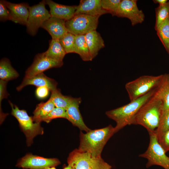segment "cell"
I'll list each match as a JSON object with an SVG mask.
<instances>
[{
	"mask_svg": "<svg viewBox=\"0 0 169 169\" xmlns=\"http://www.w3.org/2000/svg\"><path fill=\"white\" fill-rule=\"evenodd\" d=\"M108 13L102 8L101 0H81L77 6L74 15L83 14L100 17Z\"/></svg>",
	"mask_w": 169,
	"mask_h": 169,
	"instance_id": "9a60e30c",
	"label": "cell"
},
{
	"mask_svg": "<svg viewBox=\"0 0 169 169\" xmlns=\"http://www.w3.org/2000/svg\"><path fill=\"white\" fill-rule=\"evenodd\" d=\"M45 169H56L55 167H49L46 168Z\"/></svg>",
	"mask_w": 169,
	"mask_h": 169,
	"instance_id": "8d00e7d4",
	"label": "cell"
},
{
	"mask_svg": "<svg viewBox=\"0 0 169 169\" xmlns=\"http://www.w3.org/2000/svg\"><path fill=\"white\" fill-rule=\"evenodd\" d=\"M120 0H101V6L103 9L112 16H115L118 8Z\"/></svg>",
	"mask_w": 169,
	"mask_h": 169,
	"instance_id": "f546056e",
	"label": "cell"
},
{
	"mask_svg": "<svg viewBox=\"0 0 169 169\" xmlns=\"http://www.w3.org/2000/svg\"><path fill=\"white\" fill-rule=\"evenodd\" d=\"M81 102L80 98H74L73 101L66 109V119L80 130L87 132L91 130L84 123L80 112L79 105Z\"/></svg>",
	"mask_w": 169,
	"mask_h": 169,
	"instance_id": "5bb4252c",
	"label": "cell"
},
{
	"mask_svg": "<svg viewBox=\"0 0 169 169\" xmlns=\"http://www.w3.org/2000/svg\"><path fill=\"white\" fill-rule=\"evenodd\" d=\"M169 130V110L164 111L155 133L157 137Z\"/></svg>",
	"mask_w": 169,
	"mask_h": 169,
	"instance_id": "f1b7e54d",
	"label": "cell"
},
{
	"mask_svg": "<svg viewBox=\"0 0 169 169\" xmlns=\"http://www.w3.org/2000/svg\"><path fill=\"white\" fill-rule=\"evenodd\" d=\"M156 31L157 35L169 54V17Z\"/></svg>",
	"mask_w": 169,
	"mask_h": 169,
	"instance_id": "484cf974",
	"label": "cell"
},
{
	"mask_svg": "<svg viewBox=\"0 0 169 169\" xmlns=\"http://www.w3.org/2000/svg\"><path fill=\"white\" fill-rule=\"evenodd\" d=\"M158 141L165 152L169 151V130L157 137Z\"/></svg>",
	"mask_w": 169,
	"mask_h": 169,
	"instance_id": "1f68e13d",
	"label": "cell"
},
{
	"mask_svg": "<svg viewBox=\"0 0 169 169\" xmlns=\"http://www.w3.org/2000/svg\"><path fill=\"white\" fill-rule=\"evenodd\" d=\"M149 134L150 140L148 148L144 153L139 155V156L147 160L146 168L158 165L164 169H169V157L166 156V152L159 143L155 132Z\"/></svg>",
	"mask_w": 169,
	"mask_h": 169,
	"instance_id": "52a82bcc",
	"label": "cell"
},
{
	"mask_svg": "<svg viewBox=\"0 0 169 169\" xmlns=\"http://www.w3.org/2000/svg\"><path fill=\"white\" fill-rule=\"evenodd\" d=\"M50 8L51 17L66 21L71 18L77 9L76 6H67L56 3L51 0H45Z\"/></svg>",
	"mask_w": 169,
	"mask_h": 169,
	"instance_id": "ac0fdd59",
	"label": "cell"
},
{
	"mask_svg": "<svg viewBox=\"0 0 169 169\" xmlns=\"http://www.w3.org/2000/svg\"><path fill=\"white\" fill-rule=\"evenodd\" d=\"M67 162L73 169H111L101 156L95 157L76 149L69 154Z\"/></svg>",
	"mask_w": 169,
	"mask_h": 169,
	"instance_id": "5b68a950",
	"label": "cell"
},
{
	"mask_svg": "<svg viewBox=\"0 0 169 169\" xmlns=\"http://www.w3.org/2000/svg\"><path fill=\"white\" fill-rule=\"evenodd\" d=\"M155 95L162 101L163 111L169 110V74H163V77L156 90Z\"/></svg>",
	"mask_w": 169,
	"mask_h": 169,
	"instance_id": "ffe728a7",
	"label": "cell"
},
{
	"mask_svg": "<svg viewBox=\"0 0 169 169\" xmlns=\"http://www.w3.org/2000/svg\"><path fill=\"white\" fill-rule=\"evenodd\" d=\"M60 163L57 158H45L28 154L22 158L16 166L24 168L45 169L49 167H55Z\"/></svg>",
	"mask_w": 169,
	"mask_h": 169,
	"instance_id": "7c38bea8",
	"label": "cell"
},
{
	"mask_svg": "<svg viewBox=\"0 0 169 169\" xmlns=\"http://www.w3.org/2000/svg\"><path fill=\"white\" fill-rule=\"evenodd\" d=\"M8 102L12 108L11 114L18 121L26 136L27 144L29 146L33 143V138L35 136L43 134V129L41 126L40 123L34 122L32 118L28 115L25 110H20L10 101Z\"/></svg>",
	"mask_w": 169,
	"mask_h": 169,
	"instance_id": "8992f818",
	"label": "cell"
},
{
	"mask_svg": "<svg viewBox=\"0 0 169 169\" xmlns=\"http://www.w3.org/2000/svg\"><path fill=\"white\" fill-rule=\"evenodd\" d=\"M85 36L90 54L93 59L97 55L100 50L105 47L104 41L96 30L89 32Z\"/></svg>",
	"mask_w": 169,
	"mask_h": 169,
	"instance_id": "d6986e66",
	"label": "cell"
},
{
	"mask_svg": "<svg viewBox=\"0 0 169 169\" xmlns=\"http://www.w3.org/2000/svg\"><path fill=\"white\" fill-rule=\"evenodd\" d=\"M30 85L37 87L45 86L51 91L57 89V84L54 80L47 77L42 73L30 78L24 77L21 84L17 87L16 90L20 91L25 86Z\"/></svg>",
	"mask_w": 169,
	"mask_h": 169,
	"instance_id": "2e32d148",
	"label": "cell"
},
{
	"mask_svg": "<svg viewBox=\"0 0 169 169\" xmlns=\"http://www.w3.org/2000/svg\"><path fill=\"white\" fill-rule=\"evenodd\" d=\"M163 74L155 76L145 75L127 83L125 88L130 101L135 100L157 88Z\"/></svg>",
	"mask_w": 169,
	"mask_h": 169,
	"instance_id": "277c9868",
	"label": "cell"
},
{
	"mask_svg": "<svg viewBox=\"0 0 169 169\" xmlns=\"http://www.w3.org/2000/svg\"><path fill=\"white\" fill-rule=\"evenodd\" d=\"M66 20L51 17L43 24L41 28L46 30L52 39H59L68 32Z\"/></svg>",
	"mask_w": 169,
	"mask_h": 169,
	"instance_id": "e0dca14e",
	"label": "cell"
},
{
	"mask_svg": "<svg viewBox=\"0 0 169 169\" xmlns=\"http://www.w3.org/2000/svg\"><path fill=\"white\" fill-rule=\"evenodd\" d=\"M19 75L18 72L12 67L9 60L3 58L0 62V79L7 82L15 79Z\"/></svg>",
	"mask_w": 169,
	"mask_h": 169,
	"instance_id": "cb8c5ba5",
	"label": "cell"
},
{
	"mask_svg": "<svg viewBox=\"0 0 169 169\" xmlns=\"http://www.w3.org/2000/svg\"><path fill=\"white\" fill-rule=\"evenodd\" d=\"M137 2L136 0H121L115 16L129 19L133 26L141 23L145 16L143 11L139 9Z\"/></svg>",
	"mask_w": 169,
	"mask_h": 169,
	"instance_id": "30bf717a",
	"label": "cell"
},
{
	"mask_svg": "<svg viewBox=\"0 0 169 169\" xmlns=\"http://www.w3.org/2000/svg\"><path fill=\"white\" fill-rule=\"evenodd\" d=\"M50 98L56 107L66 109L73 101L74 98L62 95L59 90L56 89L51 91Z\"/></svg>",
	"mask_w": 169,
	"mask_h": 169,
	"instance_id": "d4e9b609",
	"label": "cell"
},
{
	"mask_svg": "<svg viewBox=\"0 0 169 169\" xmlns=\"http://www.w3.org/2000/svg\"><path fill=\"white\" fill-rule=\"evenodd\" d=\"M153 1L154 3L159 4V5H164L168 2L167 0H153Z\"/></svg>",
	"mask_w": 169,
	"mask_h": 169,
	"instance_id": "e575fe53",
	"label": "cell"
},
{
	"mask_svg": "<svg viewBox=\"0 0 169 169\" xmlns=\"http://www.w3.org/2000/svg\"><path fill=\"white\" fill-rule=\"evenodd\" d=\"M156 88L144 95L117 108L106 112V115L116 123L115 133L127 125L132 124L133 120L142 106L154 94Z\"/></svg>",
	"mask_w": 169,
	"mask_h": 169,
	"instance_id": "3957f363",
	"label": "cell"
},
{
	"mask_svg": "<svg viewBox=\"0 0 169 169\" xmlns=\"http://www.w3.org/2000/svg\"><path fill=\"white\" fill-rule=\"evenodd\" d=\"M163 111V103L154 93L141 108L135 116L132 124L143 126L149 134L154 133Z\"/></svg>",
	"mask_w": 169,
	"mask_h": 169,
	"instance_id": "6da1fadb",
	"label": "cell"
},
{
	"mask_svg": "<svg viewBox=\"0 0 169 169\" xmlns=\"http://www.w3.org/2000/svg\"><path fill=\"white\" fill-rule=\"evenodd\" d=\"M74 53L78 54L83 61H90L92 60L86 42L85 35H75Z\"/></svg>",
	"mask_w": 169,
	"mask_h": 169,
	"instance_id": "7402d4cb",
	"label": "cell"
},
{
	"mask_svg": "<svg viewBox=\"0 0 169 169\" xmlns=\"http://www.w3.org/2000/svg\"><path fill=\"white\" fill-rule=\"evenodd\" d=\"M99 18L85 14H77L66 21L65 26L68 32L75 35H85L96 30Z\"/></svg>",
	"mask_w": 169,
	"mask_h": 169,
	"instance_id": "ba28073f",
	"label": "cell"
},
{
	"mask_svg": "<svg viewBox=\"0 0 169 169\" xmlns=\"http://www.w3.org/2000/svg\"><path fill=\"white\" fill-rule=\"evenodd\" d=\"M75 35L68 32L59 40L66 54L74 53Z\"/></svg>",
	"mask_w": 169,
	"mask_h": 169,
	"instance_id": "83f0119b",
	"label": "cell"
},
{
	"mask_svg": "<svg viewBox=\"0 0 169 169\" xmlns=\"http://www.w3.org/2000/svg\"><path fill=\"white\" fill-rule=\"evenodd\" d=\"M63 169H73L70 165H68V166L65 167Z\"/></svg>",
	"mask_w": 169,
	"mask_h": 169,
	"instance_id": "d590c367",
	"label": "cell"
},
{
	"mask_svg": "<svg viewBox=\"0 0 169 169\" xmlns=\"http://www.w3.org/2000/svg\"><path fill=\"white\" fill-rule=\"evenodd\" d=\"M55 106L52 99H49L45 102H41L37 105L32 117L33 121L40 123L42 119L49 114L55 108Z\"/></svg>",
	"mask_w": 169,
	"mask_h": 169,
	"instance_id": "603a6c76",
	"label": "cell"
},
{
	"mask_svg": "<svg viewBox=\"0 0 169 169\" xmlns=\"http://www.w3.org/2000/svg\"><path fill=\"white\" fill-rule=\"evenodd\" d=\"M4 2L10 12V20L26 25L29 13L28 4L24 3H14L5 0Z\"/></svg>",
	"mask_w": 169,
	"mask_h": 169,
	"instance_id": "4fadbf2b",
	"label": "cell"
},
{
	"mask_svg": "<svg viewBox=\"0 0 169 169\" xmlns=\"http://www.w3.org/2000/svg\"><path fill=\"white\" fill-rule=\"evenodd\" d=\"M66 109L63 108L55 107L54 108L47 116L44 117L42 121L49 123L53 119L57 118L66 119Z\"/></svg>",
	"mask_w": 169,
	"mask_h": 169,
	"instance_id": "4dcf8cb0",
	"label": "cell"
},
{
	"mask_svg": "<svg viewBox=\"0 0 169 169\" xmlns=\"http://www.w3.org/2000/svg\"><path fill=\"white\" fill-rule=\"evenodd\" d=\"M48 57L59 61H63L66 54L59 39H52L49 41L48 49L44 52Z\"/></svg>",
	"mask_w": 169,
	"mask_h": 169,
	"instance_id": "44dd1931",
	"label": "cell"
},
{
	"mask_svg": "<svg viewBox=\"0 0 169 169\" xmlns=\"http://www.w3.org/2000/svg\"><path fill=\"white\" fill-rule=\"evenodd\" d=\"M155 29L156 30L169 17V1L164 5H159L155 9Z\"/></svg>",
	"mask_w": 169,
	"mask_h": 169,
	"instance_id": "4316f807",
	"label": "cell"
},
{
	"mask_svg": "<svg viewBox=\"0 0 169 169\" xmlns=\"http://www.w3.org/2000/svg\"><path fill=\"white\" fill-rule=\"evenodd\" d=\"M63 64V61L49 58L44 53L38 54L35 56L32 65L26 71L25 77H31L50 69L61 67Z\"/></svg>",
	"mask_w": 169,
	"mask_h": 169,
	"instance_id": "8fae6325",
	"label": "cell"
},
{
	"mask_svg": "<svg viewBox=\"0 0 169 169\" xmlns=\"http://www.w3.org/2000/svg\"><path fill=\"white\" fill-rule=\"evenodd\" d=\"M50 90L45 86L37 87L35 91L36 97L39 99H43L48 95Z\"/></svg>",
	"mask_w": 169,
	"mask_h": 169,
	"instance_id": "836d02e7",
	"label": "cell"
},
{
	"mask_svg": "<svg viewBox=\"0 0 169 169\" xmlns=\"http://www.w3.org/2000/svg\"><path fill=\"white\" fill-rule=\"evenodd\" d=\"M10 15L9 11L7 7L4 0L0 1V20L1 21L10 20Z\"/></svg>",
	"mask_w": 169,
	"mask_h": 169,
	"instance_id": "d6a6232c",
	"label": "cell"
},
{
	"mask_svg": "<svg viewBox=\"0 0 169 169\" xmlns=\"http://www.w3.org/2000/svg\"><path fill=\"white\" fill-rule=\"evenodd\" d=\"M114 133V127L111 125L103 128L91 130L86 133L81 132L78 149L94 156H101L104 146Z\"/></svg>",
	"mask_w": 169,
	"mask_h": 169,
	"instance_id": "7a4b0ae2",
	"label": "cell"
},
{
	"mask_svg": "<svg viewBox=\"0 0 169 169\" xmlns=\"http://www.w3.org/2000/svg\"><path fill=\"white\" fill-rule=\"evenodd\" d=\"M46 4L45 0H42L29 8V16L26 26L27 32L32 36L36 34L44 23L51 17L50 13L45 8Z\"/></svg>",
	"mask_w": 169,
	"mask_h": 169,
	"instance_id": "9c48e42d",
	"label": "cell"
}]
</instances>
